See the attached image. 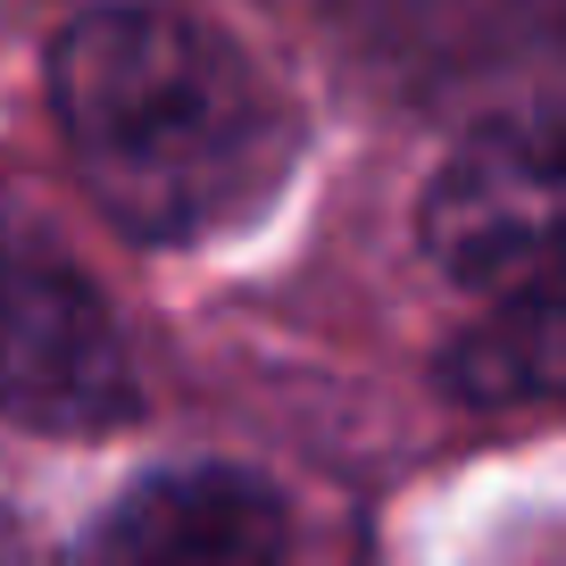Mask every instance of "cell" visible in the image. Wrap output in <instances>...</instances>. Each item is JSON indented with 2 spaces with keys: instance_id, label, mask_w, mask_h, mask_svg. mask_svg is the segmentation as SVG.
Instances as JSON below:
<instances>
[{
  "instance_id": "cell-6",
  "label": "cell",
  "mask_w": 566,
  "mask_h": 566,
  "mask_svg": "<svg viewBox=\"0 0 566 566\" xmlns=\"http://www.w3.org/2000/svg\"><path fill=\"white\" fill-rule=\"evenodd\" d=\"M0 566H25V533L9 525V516H0Z\"/></svg>"
},
{
  "instance_id": "cell-1",
  "label": "cell",
  "mask_w": 566,
  "mask_h": 566,
  "mask_svg": "<svg viewBox=\"0 0 566 566\" xmlns=\"http://www.w3.org/2000/svg\"><path fill=\"white\" fill-rule=\"evenodd\" d=\"M51 108L101 217L134 242H200L259 217L301 125L217 25L167 0H101L51 42Z\"/></svg>"
},
{
  "instance_id": "cell-3",
  "label": "cell",
  "mask_w": 566,
  "mask_h": 566,
  "mask_svg": "<svg viewBox=\"0 0 566 566\" xmlns=\"http://www.w3.org/2000/svg\"><path fill=\"white\" fill-rule=\"evenodd\" d=\"M424 259L475 292H516L549 275L558 242V142L549 125H483L424 192Z\"/></svg>"
},
{
  "instance_id": "cell-2",
  "label": "cell",
  "mask_w": 566,
  "mask_h": 566,
  "mask_svg": "<svg viewBox=\"0 0 566 566\" xmlns=\"http://www.w3.org/2000/svg\"><path fill=\"white\" fill-rule=\"evenodd\" d=\"M134 400V350L92 266L18 184H0V417L34 433H117Z\"/></svg>"
},
{
  "instance_id": "cell-5",
  "label": "cell",
  "mask_w": 566,
  "mask_h": 566,
  "mask_svg": "<svg viewBox=\"0 0 566 566\" xmlns=\"http://www.w3.org/2000/svg\"><path fill=\"white\" fill-rule=\"evenodd\" d=\"M558 283H516L500 292V308L483 325H467L442 358V384L475 408H516V400H549L558 391Z\"/></svg>"
},
{
  "instance_id": "cell-4",
  "label": "cell",
  "mask_w": 566,
  "mask_h": 566,
  "mask_svg": "<svg viewBox=\"0 0 566 566\" xmlns=\"http://www.w3.org/2000/svg\"><path fill=\"white\" fill-rule=\"evenodd\" d=\"M292 516L250 467H159L125 483L84 533L75 566H283Z\"/></svg>"
}]
</instances>
